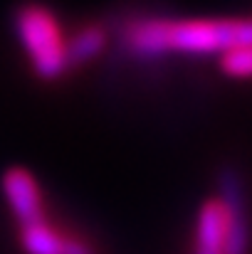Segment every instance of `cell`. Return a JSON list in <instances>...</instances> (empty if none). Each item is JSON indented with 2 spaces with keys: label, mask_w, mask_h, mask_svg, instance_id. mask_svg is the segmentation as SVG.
Instances as JSON below:
<instances>
[{
  "label": "cell",
  "mask_w": 252,
  "mask_h": 254,
  "mask_svg": "<svg viewBox=\"0 0 252 254\" xmlns=\"http://www.w3.org/2000/svg\"><path fill=\"white\" fill-rule=\"evenodd\" d=\"M116 42L136 62L168 57H223L252 45V17H161L134 15L116 30Z\"/></svg>",
  "instance_id": "cell-1"
},
{
  "label": "cell",
  "mask_w": 252,
  "mask_h": 254,
  "mask_svg": "<svg viewBox=\"0 0 252 254\" xmlns=\"http://www.w3.org/2000/svg\"><path fill=\"white\" fill-rule=\"evenodd\" d=\"M12 27L37 79L57 82L72 69L67 60V37L60 20L47 5H20L12 15Z\"/></svg>",
  "instance_id": "cell-2"
},
{
  "label": "cell",
  "mask_w": 252,
  "mask_h": 254,
  "mask_svg": "<svg viewBox=\"0 0 252 254\" xmlns=\"http://www.w3.org/2000/svg\"><path fill=\"white\" fill-rule=\"evenodd\" d=\"M228 225V254H248L250 250V215L240 175L225 168L218 178V197Z\"/></svg>",
  "instance_id": "cell-3"
},
{
  "label": "cell",
  "mask_w": 252,
  "mask_h": 254,
  "mask_svg": "<svg viewBox=\"0 0 252 254\" xmlns=\"http://www.w3.org/2000/svg\"><path fill=\"white\" fill-rule=\"evenodd\" d=\"M0 190H2V197H5V202H7V207L20 227L47 220L42 190L30 170L7 168L0 178Z\"/></svg>",
  "instance_id": "cell-4"
},
{
  "label": "cell",
  "mask_w": 252,
  "mask_h": 254,
  "mask_svg": "<svg viewBox=\"0 0 252 254\" xmlns=\"http://www.w3.org/2000/svg\"><path fill=\"white\" fill-rule=\"evenodd\" d=\"M20 245L25 254H94L84 240L60 232L47 220L20 227Z\"/></svg>",
  "instance_id": "cell-5"
},
{
  "label": "cell",
  "mask_w": 252,
  "mask_h": 254,
  "mask_svg": "<svg viewBox=\"0 0 252 254\" xmlns=\"http://www.w3.org/2000/svg\"><path fill=\"white\" fill-rule=\"evenodd\" d=\"M193 254H228V225L220 202L213 197L200 205L193 232Z\"/></svg>",
  "instance_id": "cell-6"
},
{
  "label": "cell",
  "mask_w": 252,
  "mask_h": 254,
  "mask_svg": "<svg viewBox=\"0 0 252 254\" xmlns=\"http://www.w3.org/2000/svg\"><path fill=\"white\" fill-rule=\"evenodd\" d=\"M109 45V27L91 22L80 27L75 35L67 37V60L70 67H82L86 62H94Z\"/></svg>",
  "instance_id": "cell-7"
},
{
  "label": "cell",
  "mask_w": 252,
  "mask_h": 254,
  "mask_svg": "<svg viewBox=\"0 0 252 254\" xmlns=\"http://www.w3.org/2000/svg\"><path fill=\"white\" fill-rule=\"evenodd\" d=\"M218 64L230 79H252V45L225 52L223 57H218Z\"/></svg>",
  "instance_id": "cell-8"
}]
</instances>
